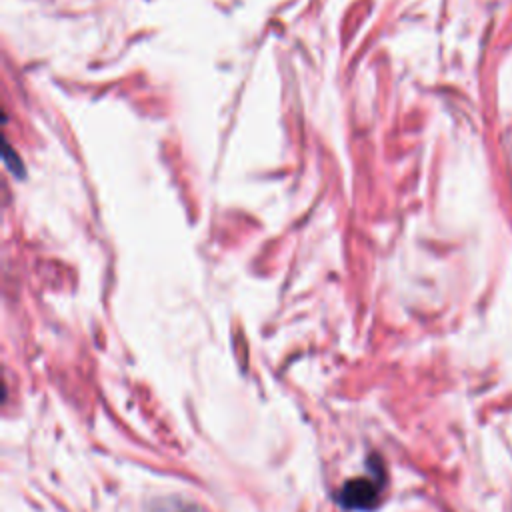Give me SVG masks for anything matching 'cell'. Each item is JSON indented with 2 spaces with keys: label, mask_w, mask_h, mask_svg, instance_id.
Segmentation results:
<instances>
[{
  "label": "cell",
  "mask_w": 512,
  "mask_h": 512,
  "mask_svg": "<svg viewBox=\"0 0 512 512\" xmlns=\"http://www.w3.org/2000/svg\"><path fill=\"white\" fill-rule=\"evenodd\" d=\"M336 500L346 510H372L380 500V482L370 476L352 478L338 490Z\"/></svg>",
  "instance_id": "obj_1"
}]
</instances>
